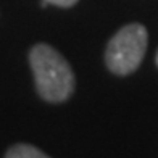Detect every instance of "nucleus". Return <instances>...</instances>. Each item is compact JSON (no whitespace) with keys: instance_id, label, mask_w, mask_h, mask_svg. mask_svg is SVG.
<instances>
[{"instance_id":"f257e3e1","label":"nucleus","mask_w":158,"mask_h":158,"mask_svg":"<svg viewBox=\"0 0 158 158\" xmlns=\"http://www.w3.org/2000/svg\"><path fill=\"white\" fill-rule=\"evenodd\" d=\"M31 68L40 97L47 102H64L74 89V76L68 61L47 44L35 45L29 53Z\"/></svg>"},{"instance_id":"f03ea898","label":"nucleus","mask_w":158,"mask_h":158,"mask_svg":"<svg viewBox=\"0 0 158 158\" xmlns=\"http://www.w3.org/2000/svg\"><path fill=\"white\" fill-rule=\"evenodd\" d=\"M147 50V29L142 24H127L113 35L106 47L105 60L111 73L124 76L131 74L139 64Z\"/></svg>"},{"instance_id":"7ed1b4c3","label":"nucleus","mask_w":158,"mask_h":158,"mask_svg":"<svg viewBox=\"0 0 158 158\" xmlns=\"http://www.w3.org/2000/svg\"><path fill=\"white\" fill-rule=\"evenodd\" d=\"M5 158H50L44 152H40L39 148H35L27 143H18V145L11 147L6 152Z\"/></svg>"},{"instance_id":"20e7f679","label":"nucleus","mask_w":158,"mask_h":158,"mask_svg":"<svg viewBox=\"0 0 158 158\" xmlns=\"http://www.w3.org/2000/svg\"><path fill=\"white\" fill-rule=\"evenodd\" d=\"M45 3H52V5H56V6H71L74 5L77 0H42Z\"/></svg>"},{"instance_id":"39448f33","label":"nucleus","mask_w":158,"mask_h":158,"mask_svg":"<svg viewBox=\"0 0 158 158\" xmlns=\"http://www.w3.org/2000/svg\"><path fill=\"white\" fill-rule=\"evenodd\" d=\"M156 64H158V55H156Z\"/></svg>"}]
</instances>
